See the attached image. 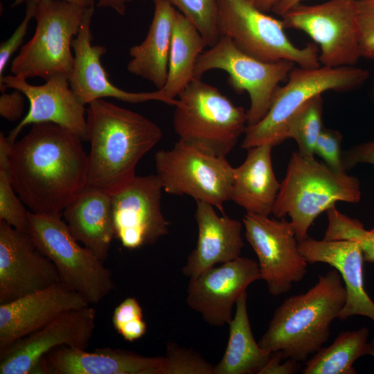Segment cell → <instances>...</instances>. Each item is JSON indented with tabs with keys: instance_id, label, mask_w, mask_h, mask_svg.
I'll use <instances>...</instances> for the list:
<instances>
[{
	"instance_id": "cell-1",
	"label": "cell",
	"mask_w": 374,
	"mask_h": 374,
	"mask_svg": "<svg viewBox=\"0 0 374 374\" xmlns=\"http://www.w3.org/2000/svg\"><path fill=\"white\" fill-rule=\"evenodd\" d=\"M82 141L64 127L42 123L11 145V182L30 212L62 214L87 187L88 154Z\"/></svg>"
},
{
	"instance_id": "cell-2",
	"label": "cell",
	"mask_w": 374,
	"mask_h": 374,
	"mask_svg": "<svg viewBox=\"0 0 374 374\" xmlns=\"http://www.w3.org/2000/svg\"><path fill=\"white\" fill-rule=\"evenodd\" d=\"M87 105V186L112 195L136 176L138 162L159 142L163 132L149 118L105 99Z\"/></svg>"
},
{
	"instance_id": "cell-3",
	"label": "cell",
	"mask_w": 374,
	"mask_h": 374,
	"mask_svg": "<svg viewBox=\"0 0 374 374\" xmlns=\"http://www.w3.org/2000/svg\"><path fill=\"white\" fill-rule=\"evenodd\" d=\"M346 301V290L339 271L319 276L307 292L291 296L276 309L258 341L268 351L280 350L285 358L306 362L327 342L333 321Z\"/></svg>"
},
{
	"instance_id": "cell-4",
	"label": "cell",
	"mask_w": 374,
	"mask_h": 374,
	"mask_svg": "<svg viewBox=\"0 0 374 374\" xmlns=\"http://www.w3.org/2000/svg\"><path fill=\"white\" fill-rule=\"evenodd\" d=\"M359 179L337 172L314 156L294 152L272 214L278 219L289 216L298 241L306 239L314 221L338 202L357 204L361 200Z\"/></svg>"
},
{
	"instance_id": "cell-5",
	"label": "cell",
	"mask_w": 374,
	"mask_h": 374,
	"mask_svg": "<svg viewBox=\"0 0 374 374\" xmlns=\"http://www.w3.org/2000/svg\"><path fill=\"white\" fill-rule=\"evenodd\" d=\"M173 127L179 140L226 157L247 127V113L215 87L193 78L178 96Z\"/></svg>"
},
{
	"instance_id": "cell-6",
	"label": "cell",
	"mask_w": 374,
	"mask_h": 374,
	"mask_svg": "<svg viewBox=\"0 0 374 374\" xmlns=\"http://www.w3.org/2000/svg\"><path fill=\"white\" fill-rule=\"evenodd\" d=\"M370 78L368 70L352 66L294 67L287 83L279 87L266 115L257 123L248 125L241 148L270 145L286 140V130L293 116L311 99L333 91L349 92L363 86Z\"/></svg>"
},
{
	"instance_id": "cell-7",
	"label": "cell",
	"mask_w": 374,
	"mask_h": 374,
	"mask_svg": "<svg viewBox=\"0 0 374 374\" xmlns=\"http://www.w3.org/2000/svg\"><path fill=\"white\" fill-rule=\"evenodd\" d=\"M86 10L62 0H39L34 16L35 33L13 59L12 74L45 81L58 74L69 77L74 65L72 41Z\"/></svg>"
},
{
	"instance_id": "cell-8",
	"label": "cell",
	"mask_w": 374,
	"mask_h": 374,
	"mask_svg": "<svg viewBox=\"0 0 374 374\" xmlns=\"http://www.w3.org/2000/svg\"><path fill=\"white\" fill-rule=\"evenodd\" d=\"M28 233L37 247L57 269L62 282L91 305L114 290L111 271L104 261L76 240L61 214L28 211Z\"/></svg>"
},
{
	"instance_id": "cell-9",
	"label": "cell",
	"mask_w": 374,
	"mask_h": 374,
	"mask_svg": "<svg viewBox=\"0 0 374 374\" xmlns=\"http://www.w3.org/2000/svg\"><path fill=\"white\" fill-rule=\"evenodd\" d=\"M220 36L229 37L242 52L265 62L288 60L303 68L320 66L319 47L295 46L282 19L261 11L247 0H216Z\"/></svg>"
},
{
	"instance_id": "cell-10",
	"label": "cell",
	"mask_w": 374,
	"mask_h": 374,
	"mask_svg": "<svg viewBox=\"0 0 374 374\" xmlns=\"http://www.w3.org/2000/svg\"><path fill=\"white\" fill-rule=\"evenodd\" d=\"M295 66L288 60H260L240 51L229 37L221 36L197 58L194 78H202L211 70L226 71L227 82L234 91L249 94L248 126L257 123L266 115L280 83L287 79Z\"/></svg>"
},
{
	"instance_id": "cell-11",
	"label": "cell",
	"mask_w": 374,
	"mask_h": 374,
	"mask_svg": "<svg viewBox=\"0 0 374 374\" xmlns=\"http://www.w3.org/2000/svg\"><path fill=\"white\" fill-rule=\"evenodd\" d=\"M157 175L166 193L188 195L222 213L231 199L233 169L226 157L204 152L180 140L154 156Z\"/></svg>"
},
{
	"instance_id": "cell-12",
	"label": "cell",
	"mask_w": 374,
	"mask_h": 374,
	"mask_svg": "<svg viewBox=\"0 0 374 374\" xmlns=\"http://www.w3.org/2000/svg\"><path fill=\"white\" fill-rule=\"evenodd\" d=\"M285 28L307 34L319 47L321 66H355L362 57L355 0L299 3L281 16Z\"/></svg>"
},
{
	"instance_id": "cell-13",
	"label": "cell",
	"mask_w": 374,
	"mask_h": 374,
	"mask_svg": "<svg viewBox=\"0 0 374 374\" xmlns=\"http://www.w3.org/2000/svg\"><path fill=\"white\" fill-rule=\"evenodd\" d=\"M245 238L258 260L261 279L273 296L289 292L308 270V262L299 249L294 229L285 217L247 213L242 218Z\"/></svg>"
},
{
	"instance_id": "cell-14",
	"label": "cell",
	"mask_w": 374,
	"mask_h": 374,
	"mask_svg": "<svg viewBox=\"0 0 374 374\" xmlns=\"http://www.w3.org/2000/svg\"><path fill=\"white\" fill-rule=\"evenodd\" d=\"M163 186L157 175L135 176L111 195L115 238L128 249L153 244L168 233L161 211Z\"/></svg>"
},
{
	"instance_id": "cell-15",
	"label": "cell",
	"mask_w": 374,
	"mask_h": 374,
	"mask_svg": "<svg viewBox=\"0 0 374 374\" xmlns=\"http://www.w3.org/2000/svg\"><path fill=\"white\" fill-rule=\"evenodd\" d=\"M95 320L96 311L91 305L62 314L0 355V374L39 373L43 357L59 346L87 349Z\"/></svg>"
},
{
	"instance_id": "cell-16",
	"label": "cell",
	"mask_w": 374,
	"mask_h": 374,
	"mask_svg": "<svg viewBox=\"0 0 374 374\" xmlns=\"http://www.w3.org/2000/svg\"><path fill=\"white\" fill-rule=\"evenodd\" d=\"M9 88L21 91L29 102L26 115L7 136L11 145L25 126L42 123L58 125L87 140V108L71 89L69 76L58 74L42 85H33L22 77L5 75L0 80V91Z\"/></svg>"
},
{
	"instance_id": "cell-17",
	"label": "cell",
	"mask_w": 374,
	"mask_h": 374,
	"mask_svg": "<svg viewBox=\"0 0 374 374\" xmlns=\"http://www.w3.org/2000/svg\"><path fill=\"white\" fill-rule=\"evenodd\" d=\"M260 279L258 262L239 256L190 278L186 303L209 325L222 327L232 319L233 308L239 298Z\"/></svg>"
},
{
	"instance_id": "cell-18",
	"label": "cell",
	"mask_w": 374,
	"mask_h": 374,
	"mask_svg": "<svg viewBox=\"0 0 374 374\" xmlns=\"http://www.w3.org/2000/svg\"><path fill=\"white\" fill-rule=\"evenodd\" d=\"M53 262L28 232L0 221V304L61 282Z\"/></svg>"
},
{
	"instance_id": "cell-19",
	"label": "cell",
	"mask_w": 374,
	"mask_h": 374,
	"mask_svg": "<svg viewBox=\"0 0 374 374\" xmlns=\"http://www.w3.org/2000/svg\"><path fill=\"white\" fill-rule=\"evenodd\" d=\"M94 7L86 10L78 35L72 41L74 65L69 76L70 86L83 104L97 99L113 98L128 103L156 100L175 106L177 99H172L157 89L151 92H129L112 83L105 70L101 57L107 52L103 45H93L91 19Z\"/></svg>"
},
{
	"instance_id": "cell-20",
	"label": "cell",
	"mask_w": 374,
	"mask_h": 374,
	"mask_svg": "<svg viewBox=\"0 0 374 374\" xmlns=\"http://www.w3.org/2000/svg\"><path fill=\"white\" fill-rule=\"evenodd\" d=\"M91 304L63 282L0 304V355L62 314Z\"/></svg>"
},
{
	"instance_id": "cell-21",
	"label": "cell",
	"mask_w": 374,
	"mask_h": 374,
	"mask_svg": "<svg viewBox=\"0 0 374 374\" xmlns=\"http://www.w3.org/2000/svg\"><path fill=\"white\" fill-rule=\"evenodd\" d=\"M165 357H146L113 348L86 349L62 346L42 359L44 374H163Z\"/></svg>"
},
{
	"instance_id": "cell-22",
	"label": "cell",
	"mask_w": 374,
	"mask_h": 374,
	"mask_svg": "<svg viewBox=\"0 0 374 374\" xmlns=\"http://www.w3.org/2000/svg\"><path fill=\"white\" fill-rule=\"evenodd\" d=\"M299 249L308 262H323L337 269L346 290V301L339 319L364 316L374 322V302L364 285L362 251L359 245L346 240H319L308 237L299 242Z\"/></svg>"
},
{
	"instance_id": "cell-23",
	"label": "cell",
	"mask_w": 374,
	"mask_h": 374,
	"mask_svg": "<svg viewBox=\"0 0 374 374\" xmlns=\"http://www.w3.org/2000/svg\"><path fill=\"white\" fill-rule=\"evenodd\" d=\"M195 221L198 237L195 249L181 269L189 278L219 263L231 261L239 256L244 247L242 223L226 215L219 216L214 206L197 201Z\"/></svg>"
},
{
	"instance_id": "cell-24",
	"label": "cell",
	"mask_w": 374,
	"mask_h": 374,
	"mask_svg": "<svg viewBox=\"0 0 374 374\" xmlns=\"http://www.w3.org/2000/svg\"><path fill=\"white\" fill-rule=\"evenodd\" d=\"M62 214L74 238L105 262L115 238L111 195L87 186Z\"/></svg>"
},
{
	"instance_id": "cell-25",
	"label": "cell",
	"mask_w": 374,
	"mask_h": 374,
	"mask_svg": "<svg viewBox=\"0 0 374 374\" xmlns=\"http://www.w3.org/2000/svg\"><path fill=\"white\" fill-rule=\"evenodd\" d=\"M270 145L247 150L243 163L233 169L231 199L247 213H272L280 183L274 172Z\"/></svg>"
},
{
	"instance_id": "cell-26",
	"label": "cell",
	"mask_w": 374,
	"mask_h": 374,
	"mask_svg": "<svg viewBox=\"0 0 374 374\" xmlns=\"http://www.w3.org/2000/svg\"><path fill=\"white\" fill-rule=\"evenodd\" d=\"M154 13L144 40L130 48L127 69L153 84L157 89L166 84L173 24L177 10L168 0H152Z\"/></svg>"
},
{
	"instance_id": "cell-27",
	"label": "cell",
	"mask_w": 374,
	"mask_h": 374,
	"mask_svg": "<svg viewBox=\"0 0 374 374\" xmlns=\"http://www.w3.org/2000/svg\"><path fill=\"white\" fill-rule=\"evenodd\" d=\"M247 293L235 304L229 323V333L224 353L215 366V374H260L272 352L262 348L254 339L247 311Z\"/></svg>"
},
{
	"instance_id": "cell-28",
	"label": "cell",
	"mask_w": 374,
	"mask_h": 374,
	"mask_svg": "<svg viewBox=\"0 0 374 374\" xmlns=\"http://www.w3.org/2000/svg\"><path fill=\"white\" fill-rule=\"evenodd\" d=\"M207 45L195 26L178 10L172 35L168 73L159 89L169 98L177 99L194 78L197 58Z\"/></svg>"
},
{
	"instance_id": "cell-29",
	"label": "cell",
	"mask_w": 374,
	"mask_h": 374,
	"mask_svg": "<svg viewBox=\"0 0 374 374\" xmlns=\"http://www.w3.org/2000/svg\"><path fill=\"white\" fill-rule=\"evenodd\" d=\"M369 330L342 331L332 344L321 347L306 362L303 374H356L353 364L368 355Z\"/></svg>"
},
{
	"instance_id": "cell-30",
	"label": "cell",
	"mask_w": 374,
	"mask_h": 374,
	"mask_svg": "<svg viewBox=\"0 0 374 374\" xmlns=\"http://www.w3.org/2000/svg\"><path fill=\"white\" fill-rule=\"evenodd\" d=\"M11 144L7 136L0 133V221L15 229L28 232V211L15 192L9 171Z\"/></svg>"
},
{
	"instance_id": "cell-31",
	"label": "cell",
	"mask_w": 374,
	"mask_h": 374,
	"mask_svg": "<svg viewBox=\"0 0 374 374\" xmlns=\"http://www.w3.org/2000/svg\"><path fill=\"white\" fill-rule=\"evenodd\" d=\"M323 98L319 95L311 99L291 119L286 130V139H294L298 152L314 156L317 140L323 129Z\"/></svg>"
},
{
	"instance_id": "cell-32",
	"label": "cell",
	"mask_w": 374,
	"mask_h": 374,
	"mask_svg": "<svg viewBox=\"0 0 374 374\" xmlns=\"http://www.w3.org/2000/svg\"><path fill=\"white\" fill-rule=\"evenodd\" d=\"M326 213L328 226L323 239L355 242L360 247L364 261L374 263V231L365 229L360 221L342 213L336 206Z\"/></svg>"
},
{
	"instance_id": "cell-33",
	"label": "cell",
	"mask_w": 374,
	"mask_h": 374,
	"mask_svg": "<svg viewBox=\"0 0 374 374\" xmlns=\"http://www.w3.org/2000/svg\"><path fill=\"white\" fill-rule=\"evenodd\" d=\"M168 1L195 26L207 47L213 46L219 40L216 0Z\"/></svg>"
},
{
	"instance_id": "cell-34",
	"label": "cell",
	"mask_w": 374,
	"mask_h": 374,
	"mask_svg": "<svg viewBox=\"0 0 374 374\" xmlns=\"http://www.w3.org/2000/svg\"><path fill=\"white\" fill-rule=\"evenodd\" d=\"M163 374H215V366L192 349L175 343L166 346Z\"/></svg>"
},
{
	"instance_id": "cell-35",
	"label": "cell",
	"mask_w": 374,
	"mask_h": 374,
	"mask_svg": "<svg viewBox=\"0 0 374 374\" xmlns=\"http://www.w3.org/2000/svg\"><path fill=\"white\" fill-rule=\"evenodd\" d=\"M342 139L343 136L339 131L323 127L314 146V154L319 156L328 167L337 172H347L342 160Z\"/></svg>"
},
{
	"instance_id": "cell-36",
	"label": "cell",
	"mask_w": 374,
	"mask_h": 374,
	"mask_svg": "<svg viewBox=\"0 0 374 374\" xmlns=\"http://www.w3.org/2000/svg\"><path fill=\"white\" fill-rule=\"evenodd\" d=\"M361 57L374 60V0H355Z\"/></svg>"
},
{
	"instance_id": "cell-37",
	"label": "cell",
	"mask_w": 374,
	"mask_h": 374,
	"mask_svg": "<svg viewBox=\"0 0 374 374\" xmlns=\"http://www.w3.org/2000/svg\"><path fill=\"white\" fill-rule=\"evenodd\" d=\"M39 0H28L24 17L12 35L0 45V80L4 75L6 67L12 55L23 43L29 22L34 18Z\"/></svg>"
},
{
	"instance_id": "cell-38",
	"label": "cell",
	"mask_w": 374,
	"mask_h": 374,
	"mask_svg": "<svg viewBox=\"0 0 374 374\" xmlns=\"http://www.w3.org/2000/svg\"><path fill=\"white\" fill-rule=\"evenodd\" d=\"M342 160L347 171L360 163L374 166V139L343 151Z\"/></svg>"
},
{
	"instance_id": "cell-39",
	"label": "cell",
	"mask_w": 374,
	"mask_h": 374,
	"mask_svg": "<svg viewBox=\"0 0 374 374\" xmlns=\"http://www.w3.org/2000/svg\"><path fill=\"white\" fill-rule=\"evenodd\" d=\"M25 95L13 89L10 93L2 92L0 96V115L9 121H17L23 114Z\"/></svg>"
},
{
	"instance_id": "cell-40",
	"label": "cell",
	"mask_w": 374,
	"mask_h": 374,
	"mask_svg": "<svg viewBox=\"0 0 374 374\" xmlns=\"http://www.w3.org/2000/svg\"><path fill=\"white\" fill-rule=\"evenodd\" d=\"M143 319V310L138 301L133 297L124 299L114 310L112 323L118 330L127 323Z\"/></svg>"
},
{
	"instance_id": "cell-41",
	"label": "cell",
	"mask_w": 374,
	"mask_h": 374,
	"mask_svg": "<svg viewBox=\"0 0 374 374\" xmlns=\"http://www.w3.org/2000/svg\"><path fill=\"white\" fill-rule=\"evenodd\" d=\"M301 362L285 358L282 352H272L270 359L260 374H293L301 371Z\"/></svg>"
},
{
	"instance_id": "cell-42",
	"label": "cell",
	"mask_w": 374,
	"mask_h": 374,
	"mask_svg": "<svg viewBox=\"0 0 374 374\" xmlns=\"http://www.w3.org/2000/svg\"><path fill=\"white\" fill-rule=\"evenodd\" d=\"M146 323L141 319L125 323L116 331L124 339L134 341L141 338L146 332Z\"/></svg>"
},
{
	"instance_id": "cell-43",
	"label": "cell",
	"mask_w": 374,
	"mask_h": 374,
	"mask_svg": "<svg viewBox=\"0 0 374 374\" xmlns=\"http://www.w3.org/2000/svg\"><path fill=\"white\" fill-rule=\"evenodd\" d=\"M134 0H97L99 8H107L114 10L120 15H124L126 12L127 3Z\"/></svg>"
},
{
	"instance_id": "cell-44",
	"label": "cell",
	"mask_w": 374,
	"mask_h": 374,
	"mask_svg": "<svg viewBox=\"0 0 374 374\" xmlns=\"http://www.w3.org/2000/svg\"><path fill=\"white\" fill-rule=\"evenodd\" d=\"M265 12L272 11L282 0H247Z\"/></svg>"
},
{
	"instance_id": "cell-45",
	"label": "cell",
	"mask_w": 374,
	"mask_h": 374,
	"mask_svg": "<svg viewBox=\"0 0 374 374\" xmlns=\"http://www.w3.org/2000/svg\"><path fill=\"white\" fill-rule=\"evenodd\" d=\"M302 1L303 0H282L272 12L281 17L295 6L301 3Z\"/></svg>"
},
{
	"instance_id": "cell-46",
	"label": "cell",
	"mask_w": 374,
	"mask_h": 374,
	"mask_svg": "<svg viewBox=\"0 0 374 374\" xmlns=\"http://www.w3.org/2000/svg\"><path fill=\"white\" fill-rule=\"evenodd\" d=\"M28 0H15L12 5V8H15L17 6H19L20 4L23 3L24 2H26ZM65 1L66 2L75 4L84 8H91L94 7L95 4V0H62Z\"/></svg>"
},
{
	"instance_id": "cell-47",
	"label": "cell",
	"mask_w": 374,
	"mask_h": 374,
	"mask_svg": "<svg viewBox=\"0 0 374 374\" xmlns=\"http://www.w3.org/2000/svg\"><path fill=\"white\" fill-rule=\"evenodd\" d=\"M368 355L374 357V337L371 342H368Z\"/></svg>"
},
{
	"instance_id": "cell-48",
	"label": "cell",
	"mask_w": 374,
	"mask_h": 374,
	"mask_svg": "<svg viewBox=\"0 0 374 374\" xmlns=\"http://www.w3.org/2000/svg\"><path fill=\"white\" fill-rule=\"evenodd\" d=\"M369 98L374 105V78L372 80L371 88L369 90Z\"/></svg>"
}]
</instances>
